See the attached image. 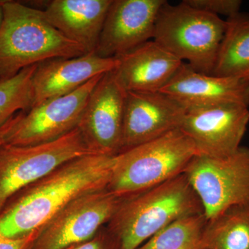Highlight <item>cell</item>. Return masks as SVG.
<instances>
[{
	"label": "cell",
	"instance_id": "e0dca14e",
	"mask_svg": "<svg viewBox=\"0 0 249 249\" xmlns=\"http://www.w3.org/2000/svg\"><path fill=\"white\" fill-rule=\"evenodd\" d=\"M113 0H53L42 10L47 20L85 53H94Z\"/></svg>",
	"mask_w": 249,
	"mask_h": 249
},
{
	"label": "cell",
	"instance_id": "9c48e42d",
	"mask_svg": "<svg viewBox=\"0 0 249 249\" xmlns=\"http://www.w3.org/2000/svg\"><path fill=\"white\" fill-rule=\"evenodd\" d=\"M103 75L89 80L73 92L47 100L26 112L21 111L6 143L21 146L46 143L76 129L90 94Z\"/></svg>",
	"mask_w": 249,
	"mask_h": 249
},
{
	"label": "cell",
	"instance_id": "ffe728a7",
	"mask_svg": "<svg viewBox=\"0 0 249 249\" xmlns=\"http://www.w3.org/2000/svg\"><path fill=\"white\" fill-rule=\"evenodd\" d=\"M208 222L204 213L179 218L157 232L137 249H204Z\"/></svg>",
	"mask_w": 249,
	"mask_h": 249
},
{
	"label": "cell",
	"instance_id": "8992f818",
	"mask_svg": "<svg viewBox=\"0 0 249 249\" xmlns=\"http://www.w3.org/2000/svg\"><path fill=\"white\" fill-rule=\"evenodd\" d=\"M93 154L77 127L38 145H0V210L14 194L72 160Z\"/></svg>",
	"mask_w": 249,
	"mask_h": 249
},
{
	"label": "cell",
	"instance_id": "5b68a950",
	"mask_svg": "<svg viewBox=\"0 0 249 249\" xmlns=\"http://www.w3.org/2000/svg\"><path fill=\"white\" fill-rule=\"evenodd\" d=\"M227 21L187 4L165 1L156 20L153 40L201 73L212 74Z\"/></svg>",
	"mask_w": 249,
	"mask_h": 249
},
{
	"label": "cell",
	"instance_id": "6da1fadb",
	"mask_svg": "<svg viewBox=\"0 0 249 249\" xmlns=\"http://www.w3.org/2000/svg\"><path fill=\"white\" fill-rule=\"evenodd\" d=\"M114 157H78L18 191L0 210V240L37 231L75 198L107 188Z\"/></svg>",
	"mask_w": 249,
	"mask_h": 249
},
{
	"label": "cell",
	"instance_id": "603a6c76",
	"mask_svg": "<svg viewBox=\"0 0 249 249\" xmlns=\"http://www.w3.org/2000/svg\"><path fill=\"white\" fill-rule=\"evenodd\" d=\"M119 242L107 226L101 228L89 240L72 245L65 249H119Z\"/></svg>",
	"mask_w": 249,
	"mask_h": 249
},
{
	"label": "cell",
	"instance_id": "8fae6325",
	"mask_svg": "<svg viewBox=\"0 0 249 249\" xmlns=\"http://www.w3.org/2000/svg\"><path fill=\"white\" fill-rule=\"evenodd\" d=\"M126 93L113 71L91 91L78 128L93 154L115 156L122 150Z\"/></svg>",
	"mask_w": 249,
	"mask_h": 249
},
{
	"label": "cell",
	"instance_id": "3957f363",
	"mask_svg": "<svg viewBox=\"0 0 249 249\" xmlns=\"http://www.w3.org/2000/svg\"><path fill=\"white\" fill-rule=\"evenodd\" d=\"M3 11L0 80L9 79L24 69L52 59L87 54L53 27L42 10L19 1L3 0Z\"/></svg>",
	"mask_w": 249,
	"mask_h": 249
},
{
	"label": "cell",
	"instance_id": "7a4b0ae2",
	"mask_svg": "<svg viewBox=\"0 0 249 249\" xmlns=\"http://www.w3.org/2000/svg\"><path fill=\"white\" fill-rule=\"evenodd\" d=\"M198 213H204L202 205L182 173L123 199L106 226L119 249H137L170 223Z\"/></svg>",
	"mask_w": 249,
	"mask_h": 249
},
{
	"label": "cell",
	"instance_id": "484cf974",
	"mask_svg": "<svg viewBox=\"0 0 249 249\" xmlns=\"http://www.w3.org/2000/svg\"><path fill=\"white\" fill-rule=\"evenodd\" d=\"M3 16H4V11H3V0H0V27H1V23H2Z\"/></svg>",
	"mask_w": 249,
	"mask_h": 249
},
{
	"label": "cell",
	"instance_id": "9a60e30c",
	"mask_svg": "<svg viewBox=\"0 0 249 249\" xmlns=\"http://www.w3.org/2000/svg\"><path fill=\"white\" fill-rule=\"evenodd\" d=\"M118 63L116 58H104L87 53L39 64L32 78V107L51 98L73 92L93 78L112 71Z\"/></svg>",
	"mask_w": 249,
	"mask_h": 249
},
{
	"label": "cell",
	"instance_id": "2e32d148",
	"mask_svg": "<svg viewBox=\"0 0 249 249\" xmlns=\"http://www.w3.org/2000/svg\"><path fill=\"white\" fill-rule=\"evenodd\" d=\"M116 58L119 63L113 73L127 92L160 91L183 63L154 40Z\"/></svg>",
	"mask_w": 249,
	"mask_h": 249
},
{
	"label": "cell",
	"instance_id": "ac0fdd59",
	"mask_svg": "<svg viewBox=\"0 0 249 249\" xmlns=\"http://www.w3.org/2000/svg\"><path fill=\"white\" fill-rule=\"evenodd\" d=\"M226 21L212 74L249 79V14L240 12Z\"/></svg>",
	"mask_w": 249,
	"mask_h": 249
},
{
	"label": "cell",
	"instance_id": "7c38bea8",
	"mask_svg": "<svg viewBox=\"0 0 249 249\" xmlns=\"http://www.w3.org/2000/svg\"><path fill=\"white\" fill-rule=\"evenodd\" d=\"M165 1L113 0L94 53L101 58H118L150 41Z\"/></svg>",
	"mask_w": 249,
	"mask_h": 249
},
{
	"label": "cell",
	"instance_id": "44dd1931",
	"mask_svg": "<svg viewBox=\"0 0 249 249\" xmlns=\"http://www.w3.org/2000/svg\"><path fill=\"white\" fill-rule=\"evenodd\" d=\"M36 67H27L12 78L0 80V127L19 111L32 107V78Z\"/></svg>",
	"mask_w": 249,
	"mask_h": 249
},
{
	"label": "cell",
	"instance_id": "7402d4cb",
	"mask_svg": "<svg viewBox=\"0 0 249 249\" xmlns=\"http://www.w3.org/2000/svg\"><path fill=\"white\" fill-rule=\"evenodd\" d=\"M183 1L196 9L219 17L222 15L227 18L240 13L242 4L240 0H184Z\"/></svg>",
	"mask_w": 249,
	"mask_h": 249
},
{
	"label": "cell",
	"instance_id": "d6986e66",
	"mask_svg": "<svg viewBox=\"0 0 249 249\" xmlns=\"http://www.w3.org/2000/svg\"><path fill=\"white\" fill-rule=\"evenodd\" d=\"M204 249H249V202L232 206L209 221Z\"/></svg>",
	"mask_w": 249,
	"mask_h": 249
},
{
	"label": "cell",
	"instance_id": "277c9868",
	"mask_svg": "<svg viewBox=\"0 0 249 249\" xmlns=\"http://www.w3.org/2000/svg\"><path fill=\"white\" fill-rule=\"evenodd\" d=\"M196 155L191 139L175 129L114 156L107 188L122 199L134 196L183 173Z\"/></svg>",
	"mask_w": 249,
	"mask_h": 249
},
{
	"label": "cell",
	"instance_id": "d4e9b609",
	"mask_svg": "<svg viewBox=\"0 0 249 249\" xmlns=\"http://www.w3.org/2000/svg\"><path fill=\"white\" fill-rule=\"evenodd\" d=\"M20 114L21 111H19L16 115L13 116L9 121H8L2 127H0V145L6 142L10 132L19 121Z\"/></svg>",
	"mask_w": 249,
	"mask_h": 249
},
{
	"label": "cell",
	"instance_id": "cb8c5ba5",
	"mask_svg": "<svg viewBox=\"0 0 249 249\" xmlns=\"http://www.w3.org/2000/svg\"><path fill=\"white\" fill-rule=\"evenodd\" d=\"M37 232L17 238L3 239L0 240V249H31Z\"/></svg>",
	"mask_w": 249,
	"mask_h": 249
},
{
	"label": "cell",
	"instance_id": "5bb4252c",
	"mask_svg": "<svg viewBox=\"0 0 249 249\" xmlns=\"http://www.w3.org/2000/svg\"><path fill=\"white\" fill-rule=\"evenodd\" d=\"M160 92L186 109L223 104L249 107V79L206 74L184 62Z\"/></svg>",
	"mask_w": 249,
	"mask_h": 249
},
{
	"label": "cell",
	"instance_id": "4fadbf2b",
	"mask_svg": "<svg viewBox=\"0 0 249 249\" xmlns=\"http://www.w3.org/2000/svg\"><path fill=\"white\" fill-rule=\"evenodd\" d=\"M186 111L179 103L160 91H128L120 152L179 129Z\"/></svg>",
	"mask_w": 249,
	"mask_h": 249
},
{
	"label": "cell",
	"instance_id": "30bf717a",
	"mask_svg": "<svg viewBox=\"0 0 249 249\" xmlns=\"http://www.w3.org/2000/svg\"><path fill=\"white\" fill-rule=\"evenodd\" d=\"M249 124V107L223 104L186 109L179 129L197 155L222 158L240 149Z\"/></svg>",
	"mask_w": 249,
	"mask_h": 249
},
{
	"label": "cell",
	"instance_id": "52a82bcc",
	"mask_svg": "<svg viewBox=\"0 0 249 249\" xmlns=\"http://www.w3.org/2000/svg\"><path fill=\"white\" fill-rule=\"evenodd\" d=\"M183 174L199 197L208 220L249 202V147L222 158L196 155Z\"/></svg>",
	"mask_w": 249,
	"mask_h": 249
},
{
	"label": "cell",
	"instance_id": "ba28073f",
	"mask_svg": "<svg viewBox=\"0 0 249 249\" xmlns=\"http://www.w3.org/2000/svg\"><path fill=\"white\" fill-rule=\"evenodd\" d=\"M122 199L107 188L75 198L37 231L31 249H65L89 240L107 225Z\"/></svg>",
	"mask_w": 249,
	"mask_h": 249
}]
</instances>
